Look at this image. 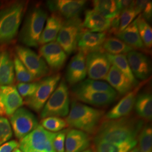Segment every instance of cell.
I'll return each instance as SVG.
<instances>
[{
	"label": "cell",
	"mask_w": 152,
	"mask_h": 152,
	"mask_svg": "<svg viewBox=\"0 0 152 152\" xmlns=\"http://www.w3.org/2000/svg\"><path fill=\"white\" fill-rule=\"evenodd\" d=\"M104 112L94 108L76 100L71 104V109L65 121L68 125L87 134L95 133L103 118Z\"/></svg>",
	"instance_id": "2"
},
{
	"label": "cell",
	"mask_w": 152,
	"mask_h": 152,
	"mask_svg": "<svg viewBox=\"0 0 152 152\" xmlns=\"http://www.w3.org/2000/svg\"><path fill=\"white\" fill-rule=\"evenodd\" d=\"M63 19L61 16L53 14L47 19L46 24L41 35L39 45H45L56 39L58 34L63 24Z\"/></svg>",
	"instance_id": "24"
},
{
	"label": "cell",
	"mask_w": 152,
	"mask_h": 152,
	"mask_svg": "<svg viewBox=\"0 0 152 152\" xmlns=\"http://www.w3.org/2000/svg\"><path fill=\"white\" fill-rule=\"evenodd\" d=\"M105 80L116 92L122 95L130 92L135 87L129 79L113 65L110 67Z\"/></svg>",
	"instance_id": "20"
},
{
	"label": "cell",
	"mask_w": 152,
	"mask_h": 152,
	"mask_svg": "<svg viewBox=\"0 0 152 152\" xmlns=\"http://www.w3.org/2000/svg\"><path fill=\"white\" fill-rule=\"evenodd\" d=\"M91 144L90 137L87 133L73 129L67 131L65 141V152H82Z\"/></svg>",
	"instance_id": "19"
},
{
	"label": "cell",
	"mask_w": 152,
	"mask_h": 152,
	"mask_svg": "<svg viewBox=\"0 0 152 152\" xmlns=\"http://www.w3.org/2000/svg\"><path fill=\"white\" fill-rule=\"evenodd\" d=\"M39 81L20 83L17 86V90L22 97L29 98L36 92L39 86Z\"/></svg>",
	"instance_id": "39"
},
{
	"label": "cell",
	"mask_w": 152,
	"mask_h": 152,
	"mask_svg": "<svg viewBox=\"0 0 152 152\" xmlns=\"http://www.w3.org/2000/svg\"><path fill=\"white\" fill-rule=\"evenodd\" d=\"M40 56L54 71H59L65 64L67 55L56 42L42 45L39 50Z\"/></svg>",
	"instance_id": "13"
},
{
	"label": "cell",
	"mask_w": 152,
	"mask_h": 152,
	"mask_svg": "<svg viewBox=\"0 0 152 152\" xmlns=\"http://www.w3.org/2000/svg\"><path fill=\"white\" fill-rule=\"evenodd\" d=\"M86 3L85 0H54L48 1L47 5L54 14L68 20L79 16Z\"/></svg>",
	"instance_id": "12"
},
{
	"label": "cell",
	"mask_w": 152,
	"mask_h": 152,
	"mask_svg": "<svg viewBox=\"0 0 152 152\" xmlns=\"http://www.w3.org/2000/svg\"><path fill=\"white\" fill-rule=\"evenodd\" d=\"M107 38L106 32H91L83 29L78 39L77 50L85 55L95 51L103 50L102 46Z\"/></svg>",
	"instance_id": "17"
},
{
	"label": "cell",
	"mask_w": 152,
	"mask_h": 152,
	"mask_svg": "<svg viewBox=\"0 0 152 152\" xmlns=\"http://www.w3.org/2000/svg\"><path fill=\"white\" fill-rule=\"evenodd\" d=\"M127 59L134 76L139 80L145 81L151 73L150 61L145 55L133 50L127 55Z\"/></svg>",
	"instance_id": "14"
},
{
	"label": "cell",
	"mask_w": 152,
	"mask_h": 152,
	"mask_svg": "<svg viewBox=\"0 0 152 152\" xmlns=\"http://www.w3.org/2000/svg\"><path fill=\"white\" fill-rule=\"evenodd\" d=\"M137 26L141 41L145 48L151 49L152 46V29L148 22L139 14L136 18Z\"/></svg>",
	"instance_id": "32"
},
{
	"label": "cell",
	"mask_w": 152,
	"mask_h": 152,
	"mask_svg": "<svg viewBox=\"0 0 152 152\" xmlns=\"http://www.w3.org/2000/svg\"><path fill=\"white\" fill-rule=\"evenodd\" d=\"M60 78V74H56L46 77L39 81L36 92L31 96L26 98V105L36 112L41 110L59 85Z\"/></svg>",
	"instance_id": "8"
},
{
	"label": "cell",
	"mask_w": 152,
	"mask_h": 152,
	"mask_svg": "<svg viewBox=\"0 0 152 152\" xmlns=\"http://www.w3.org/2000/svg\"><path fill=\"white\" fill-rule=\"evenodd\" d=\"M137 139V147L140 152H152V129L151 125L143 126Z\"/></svg>",
	"instance_id": "33"
},
{
	"label": "cell",
	"mask_w": 152,
	"mask_h": 152,
	"mask_svg": "<svg viewBox=\"0 0 152 152\" xmlns=\"http://www.w3.org/2000/svg\"><path fill=\"white\" fill-rule=\"evenodd\" d=\"M69 96L67 84L64 80L60 82L42 109L41 117H64L69 112Z\"/></svg>",
	"instance_id": "5"
},
{
	"label": "cell",
	"mask_w": 152,
	"mask_h": 152,
	"mask_svg": "<svg viewBox=\"0 0 152 152\" xmlns=\"http://www.w3.org/2000/svg\"><path fill=\"white\" fill-rule=\"evenodd\" d=\"M14 78V59L8 50H0V86H11Z\"/></svg>",
	"instance_id": "23"
},
{
	"label": "cell",
	"mask_w": 152,
	"mask_h": 152,
	"mask_svg": "<svg viewBox=\"0 0 152 152\" xmlns=\"http://www.w3.org/2000/svg\"><path fill=\"white\" fill-rule=\"evenodd\" d=\"M102 50L109 54L125 55L134 49L118 38L110 37L105 40Z\"/></svg>",
	"instance_id": "30"
},
{
	"label": "cell",
	"mask_w": 152,
	"mask_h": 152,
	"mask_svg": "<svg viewBox=\"0 0 152 152\" xmlns=\"http://www.w3.org/2000/svg\"><path fill=\"white\" fill-rule=\"evenodd\" d=\"M134 6L140 10L141 15L147 22L151 20L152 17L151 1H134Z\"/></svg>",
	"instance_id": "38"
},
{
	"label": "cell",
	"mask_w": 152,
	"mask_h": 152,
	"mask_svg": "<svg viewBox=\"0 0 152 152\" xmlns=\"http://www.w3.org/2000/svg\"><path fill=\"white\" fill-rule=\"evenodd\" d=\"M106 54L111 64L115 66L123 74H124L126 77L129 79V80L135 87L139 85V82L136 79L135 76H134L131 70L126 55H112L108 53Z\"/></svg>",
	"instance_id": "28"
},
{
	"label": "cell",
	"mask_w": 152,
	"mask_h": 152,
	"mask_svg": "<svg viewBox=\"0 0 152 152\" xmlns=\"http://www.w3.org/2000/svg\"><path fill=\"white\" fill-rule=\"evenodd\" d=\"M73 96L78 102L94 106L102 107L112 103L117 96V93L72 91Z\"/></svg>",
	"instance_id": "18"
},
{
	"label": "cell",
	"mask_w": 152,
	"mask_h": 152,
	"mask_svg": "<svg viewBox=\"0 0 152 152\" xmlns=\"http://www.w3.org/2000/svg\"><path fill=\"white\" fill-rule=\"evenodd\" d=\"M25 9L26 3L17 1L0 10V46L9 44L16 37Z\"/></svg>",
	"instance_id": "3"
},
{
	"label": "cell",
	"mask_w": 152,
	"mask_h": 152,
	"mask_svg": "<svg viewBox=\"0 0 152 152\" xmlns=\"http://www.w3.org/2000/svg\"><path fill=\"white\" fill-rule=\"evenodd\" d=\"M116 6L118 12L120 14L121 12L125 10L130 8L133 4V1H125V0H117L115 1Z\"/></svg>",
	"instance_id": "42"
},
{
	"label": "cell",
	"mask_w": 152,
	"mask_h": 152,
	"mask_svg": "<svg viewBox=\"0 0 152 152\" xmlns=\"http://www.w3.org/2000/svg\"><path fill=\"white\" fill-rule=\"evenodd\" d=\"M94 152L91 149H86V151H83V152Z\"/></svg>",
	"instance_id": "46"
},
{
	"label": "cell",
	"mask_w": 152,
	"mask_h": 152,
	"mask_svg": "<svg viewBox=\"0 0 152 152\" xmlns=\"http://www.w3.org/2000/svg\"><path fill=\"white\" fill-rule=\"evenodd\" d=\"M142 84H139L131 91L127 93L114 107L105 115L106 120H116L128 116L134 107L137 93Z\"/></svg>",
	"instance_id": "16"
},
{
	"label": "cell",
	"mask_w": 152,
	"mask_h": 152,
	"mask_svg": "<svg viewBox=\"0 0 152 152\" xmlns=\"http://www.w3.org/2000/svg\"><path fill=\"white\" fill-rule=\"evenodd\" d=\"M56 132L46 130L41 125L38 126L25 136L19 143L23 152L34 151L39 152H56L53 140Z\"/></svg>",
	"instance_id": "6"
},
{
	"label": "cell",
	"mask_w": 152,
	"mask_h": 152,
	"mask_svg": "<svg viewBox=\"0 0 152 152\" xmlns=\"http://www.w3.org/2000/svg\"><path fill=\"white\" fill-rule=\"evenodd\" d=\"M135 108L137 115L144 120L151 121L152 118V97L150 93L143 92L137 96Z\"/></svg>",
	"instance_id": "27"
},
{
	"label": "cell",
	"mask_w": 152,
	"mask_h": 152,
	"mask_svg": "<svg viewBox=\"0 0 152 152\" xmlns=\"http://www.w3.org/2000/svg\"><path fill=\"white\" fill-rule=\"evenodd\" d=\"M12 136L11 125L8 120L0 117V146L9 141Z\"/></svg>",
	"instance_id": "37"
},
{
	"label": "cell",
	"mask_w": 152,
	"mask_h": 152,
	"mask_svg": "<svg viewBox=\"0 0 152 152\" xmlns=\"http://www.w3.org/2000/svg\"><path fill=\"white\" fill-rule=\"evenodd\" d=\"M14 71L15 72L16 80L20 83L32 82L35 80V78L28 71L22 61L15 56L14 59Z\"/></svg>",
	"instance_id": "34"
},
{
	"label": "cell",
	"mask_w": 152,
	"mask_h": 152,
	"mask_svg": "<svg viewBox=\"0 0 152 152\" xmlns=\"http://www.w3.org/2000/svg\"><path fill=\"white\" fill-rule=\"evenodd\" d=\"M72 91L117 93L108 83L92 80H86L74 85L72 88Z\"/></svg>",
	"instance_id": "26"
},
{
	"label": "cell",
	"mask_w": 152,
	"mask_h": 152,
	"mask_svg": "<svg viewBox=\"0 0 152 152\" xmlns=\"http://www.w3.org/2000/svg\"><path fill=\"white\" fill-rule=\"evenodd\" d=\"M48 14L41 7L36 6L28 14L19 34V39L27 46L37 48Z\"/></svg>",
	"instance_id": "4"
},
{
	"label": "cell",
	"mask_w": 152,
	"mask_h": 152,
	"mask_svg": "<svg viewBox=\"0 0 152 152\" xmlns=\"http://www.w3.org/2000/svg\"><path fill=\"white\" fill-rule=\"evenodd\" d=\"M12 152H23L22 151L19 149V148H16L15 149H14Z\"/></svg>",
	"instance_id": "45"
},
{
	"label": "cell",
	"mask_w": 152,
	"mask_h": 152,
	"mask_svg": "<svg viewBox=\"0 0 152 152\" xmlns=\"http://www.w3.org/2000/svg\"><path fill=\"white\" fill-rule=\"evenodd\" d=\"M143 126L144 121L135 117L106 120L99 126L94 142L120 144L137 140Z\"/></svg>",
	"instance_id": "1"
},
{
	"label": "cell",
	"mask_w": 152,
	"mask_h": 152,
	"mask_svg": "<svg viewBox=\"0 0 152 152\" xmlns=\"http://www.w3.org/2000/svg\"><path fill=\"white\" fill-rule=\"evenodd\" d=\"M129 152H140V149H139V148H138V147H137V146H135V147H134V148H133Z\"/></svg>",
	"instance_id": "44"
},
{
	"label": "cell",
	"mask_w": 152,
	"mask_h": 152,
	"mask_svg": "<svg viewBox=\"0 0 152 152\" xmlns=\"http://www.w3.org/2000/svg\"><path fill=\"white\" fill-rule=\"evenodd\" d=\"M87 76L86 55L79 51L71 59L66 72V80L70 85L83 81Z\"/></svg>",
	"instance_id": "15"
},
{
	"label": "cell",
	"mask_w": 152,
	"mask_h": 152,
	"mask_svg": "<svg viewBox=\"0 0 152 152\" xmlns=\"http://www.w3.org/2000/svg\"><path fill=\"white\" fill-rule=\"evenodd\" d=\"M18 146L19 143L16 140L7 141L0 146V152H12Z\"/></svg>",
	"instance_id": "41"
},
{
	"label": "cell",
	"mask_w": 152,
	"mask_h": 152,
	"mask_svg": "<svg viewBox=\"0 0 152 152\" xmlns=\"http://www.w3.org/2000/svg\"><path fill=\"white\" fill-rule=\"evenodd\" d=\"M87 75L92 80H105L111 67L107 54L103 50L90 53L86 55Z\"/></svg>",
	"instance_id": "11"
},
{
	"label": "cell",
	"mask_w": 152,
	"mask_h": 152,
	"mask_svg": "<svg viewBox=\"0 0 152 152\" xmlns=\"http://www.w3.org/2000/svg\"><path fill=\"white\" fill-rule=\"evenodd\" d=\"M93 10L97 11L105 18L112 20L119 15L115 1L95 0L92 1Z\"/></svg>",
	"instance_id": "29"
},
{
	"label": "cell",
	"mask_w": 152,
	"mask_h": 152,
	"mask_svg": "<svg viewBox=\"0 0 152 152\" xmlns=\"http://www.w3.org/2000/svg\"><path fill=\"white\" fill-rule=\"evenodd\" d=\"M137 140L112 144L106 142H95V152H129L136 146Z\"/></svg>",
	"instance_id": "31"
},
{
	"label": "cell",
	"mask_w": 152,
	"mask_h": 152,
	"mask_svg": "<svg viewBox=\"0 0 152 152\" xmlns=\"http://www.w3.org/2000/svg\"><path fill=\"white\" fill-rule=\"evenodd\" d=\"M15 51L16 56L36 79L49 74V67L45 60L31 49L19 45L16 46Z\"/></svg>",
	"instance_id": "9"
},
{
	"label": "cell",
	"mask_w": 152,
	"mask_h": 152,
	"mask_svg": "<svg viewBox=\"0 0 152 152\" xmlns=\"http://www.w3.org/2000/svg\"><path fill=\"white\" fill-rule=\"evenodd\" d=\"M140 14L141 12L140 10L136 9L134 6L133 1V4L132 6L120 13V27L118 32L125 29Z\"/></svg>",
	"instance_id": "36"
},
{
	"label": "cell",
	"mask_w": 152,
	"mask_h": 152,
	"mask_svg": "<svg viewBox=\"0 0 152 152\" xmlns=\"http://www.w3.org/2000/svg\"><path fill=\"white\" fill-rule=\"evenodd\" d=\"M68 130L60 131L56 132L53 140V146L56 152H65V141Z\"/></svg>",
	"instance_id": "40"
},
{
	"label": "cell",
	"mask_w": 152,
	"mask_h": 152,
	"mask_svg": "<svg viewBox=\"0 0 152 152\" xmlns=\"http://www.w3.org/2000/svg\"><path fill=\"white\" fill-rule=\"evenodd\" d=\"M0 93L6 114L7 115L11 116L23 105L22 96L15 86L12 85L0 86Z\"/></svg>",
	"instance_id": "21"
},
{
	"label": "cell",
	"mask_w": 152,
	"mask_h": 152,
	"mask_svg": "<svg viewBox=\"0 0 152 152\" xmlns=\"http://www.w3.org/2000/svg\"><path fill=\"white\" fill-rule=\"evenodd\" d=\"M10 122L16 137L21 140L38 126V121L31 112L20 108L10 116Z\"/></svg>",
	"instance_id": "10"
},
{
	"label": "cell",
	"mask_w": 152,
	"mask_h": 152,
	"mask_svg": "<svg viewBox=\"0 0 152 152\" xmlns=\"http://www.w3.org/2000/svg\"><path fill=\"white\" fill-rule=\"evenodd\" d=\"M110 23V20L92 9L86 11L82 26L83 28L91 32H105L109 30Z\"/></svg>",
	"instance_id": "22"
},
{
	"label": "cell",
	"mask_w": 152,
	"mask_h": 152,
	"mask_svg": "<svg viewBox=\"0 0 152 152\" xmlns=\"http://www.w3.org/2000/svg\"><path fill=\"white\" fill-rule=\"evenodd\" d=\"M84 28L79 16L66 20L58 34L57 43L66 55H71L77 50V44L80 34Z\"/></svg>",
	"instance_id": "7"
},
{
	"label": "cell",
	"mask_w": 152,
	"mask_h": 152,
	"mask_svg": "<svg viewBox=\"0 0 152 152\" xmlns=\"http://www.w3.org/2000/svg\"><path fill=\"white\" fill-rule=\"evenodd\" d=\"M5 114H6L5 109L4 105L2 103L1 95V93H0V115L2 116Z\"/></svg>",
	"instance_id": "43"
},
{
	"label": "cell",
	"mask_w": 152,
	"mask_h": 152,
	"mask_svg": "<svg viewBox=\"0 0 152 152\" xmlns=\"http://www.w3.org/2000/svg\"><path fill=\"white\" fill-rule=\"evenodd\" d=\"M37 152V151H27V152Z\"/></svg>",
	"instance_id": "47"
},
{
	"label": "cell",
	"mask_w": 152,
	"mask_h": 152,
	"mask_svg": "<svg viewBox=\"0 0 152 152\" xmlns=\"http://www.w3.org/2000/svg\"><path fill=\"white\" fill-rule=\"evenodd\" d=\"M41 126L45 130L55 132L63 130L68 125L65 120L60 117H49L42 120Z\"/></svg>",
	"instance_id": "35"
},
{
	"label": "cell",
	"mask_w": 152,
	"mask_h": 152,
	"mask_svg": "<svg viewBox=\"0 0 152 152\" xmlns=\"http://www.w3.org/2000/svg\"><path fill=\"white\" fill-rule=\"evenodd\" d=\"M115 36L131 48L134 49H142L145 46L139 35L136 18L123 31L115 34Z\"/></svg>",
	"instance_id": "25"
}]
</instances>
